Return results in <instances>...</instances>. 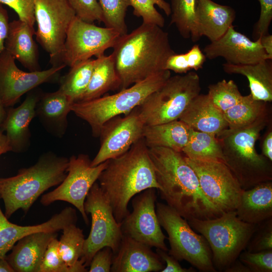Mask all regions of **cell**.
<instances>
[{"label": "cell", "instance_id": "obj_1", "mask_svg": "<svg viewBox=\"0 0 272 272\" xmlns=\"http://www.w3.org/2000/svg\"><path fill=\"white\" fill-rule=\"evenodd\" d=\"M161 198L186 220H208L221 214L203 193L197 176L181 152L149 148Z\"/></svg>", "mask_w": 272, "mask_h": 272}, {"label": "cell", "instance_id": "obj_2", "mask_svg": "<svg viewBox=\"0 0 272 272\" xmlns=\"http://www.w3.org/2000/svg\"><path fill=\"white\" fill-rule=\"evenodd\" d=\"M113 48L120 90L165 70L168 58L175 53L168 33L157 25L144 23L121 35Z\"/></svg>", "mask_w": 272, "mask_h": 272}, {"label": "cell", "instance_id": "obj_3", "mask_svg": "<svg viewBox=\"0 0 272 272\" xmlns=\"http://www.w3.org/2000/svg\"><path fill=\"white\" fill-rule=\"evenodd\" d=\"M98 180L116 221L120 223L130 213L128 205L133 196L148 188H159L144 139L123 154L109 160Z\"/></svg>", "mask_w": 272, "mask_h": 272}, {"label": "cell", "instance_id": "obj_4", "mask_svg": "<svg viewBox=\"0 0 272 272\" xmlns=\"http://www.w3.org/2000/svg\"><path fill=\"white\" fill-rule=\"evenodd\" d=\"M69 159L48 152L33 165L21 169L17 175L0 178V198L9 219L21 209L27 214L37 198L49 188L58 185L67 174Z\"/></svg>", "mask_w": 272, "mask_h": 272}, {"label": "cell", "instance_id": "obj_5", "mask_svg": "<svg viewBox=\"0 0 272 272\" xmlns=\"http://www.w3.org/2000/svg\"><path fill=\"white\" fill-rule=\"evenodd\" d=\"M267 121L266 115L248 125L234 129L228 128L216 136L225 163L243 190L272 180L271 161L258 154L255 147Z\"/></svg>", "mask_w": 272, "mask_h": 272}, {"label": "cell", "instance_id": "obj_6", "mask_svg": "<svg viewBox=\"0 0 272 272\" xmlns=\"http://www.w3.org/2000/svg\"><path fill=\"white\" fill-rule=\"evenodd\" d=\"M171 76L163 70L111 95L74 103L71 111L86 121L94 137H98L102 126L110 119L126 114L139 106L151 93L161 87Z\"/></svg>", "mask_w": 272, "mask_h": 272}, {"label": "cell", "instance_id": "obj_7", "mask_svg": "<svg viewBox=\"0 0 272 272\" xmlns=\"http://www.w3.org/2000/svg\"><path fill=\"white\" fill-rule=\"evenodd\" d=\"M187 221L193 230L207 241L217 271H224L238 259L258 225L241 221L235 211L211 219L193 218Z\"/></svg>", "mask_w": 272, "mask_h": 272}, {"label": "cell", "instance_id": "obj_8", "mask_svg": "<svg viewBox=\"0 0 272 272\" xmlns=\"http://www.w3.org/2000/svg\"><path fill=\"white\" fill-rule=\"evenodd\" d=\"M201 90L195 72L170 76L138 107L145 125H155L179 119Z\"/></svg>", "mask_w": 272, "mask_h": 272}, {"label": "cell", "instance_id": "obj_9", "mask_svg": "<svg viewBox=\"0 0 272 272\" xmlns=\"http://www.w3.org/2000/svg\"><path fill=\"white\" fill-rule=\"evenodd\" d=\"M156 212L161 227L168 236L170 255L178 261L186 260L200 271H217L210 246L202 235L196 233L185 219L167 204L157 202Z\"/></svg>", "mask_w": 272, "mask_h": 272}, {"label": "cell", "instance_id": "obj_10", "mask_svg": "<svg viewBox=\"0 0 272 272\" xmlns=\"http://www.w3.org/2000/svg\"><path fill=\"white\" fill-rule=\"evenodd\" d=\"M87 215L92 218L91 230L85 239L80 260L87 267L93 256L100 249L110 247L115 253L123 237L120 223L113 215L109 200L95 182L90 189L84 202Z\"/></svg>", "mask_w": 272, "mask_h": 272}, {"label": "cell", "instance_id": "obj_11", "mask_svg": "<svg viewBox=\"0 0 272 272\" xmlns=\"http://www.w3.org/2000/svg\"><path fill=\"white\" fill-rule=\"evenodd\" d=\"M185 159L194 171L207 198L221 214L235 211L244 190L226 164L220 160Z\"/></svg>", "mask_w": 272, "mask_h": 272}, {"label": "cell", "instance_id": "obj_12", "mask_svg": "<svg viewBox=\"0 0 272 272\" xmlns=\"http://www.w3.org/2000/svg\"><path fill=\"white\" fill-rule=\"evenodd\" d=\"M120 36L112 28L99 27L76 16L67 29L58 64L71 67L94 56L104 54Z\"/></svg>", "mask_w": 272, "mask_h": 272}, {"label": "cell", "instance_id": "obj_13", "mask_svg": "<svg viewBox=\"0 0 272 272\" xmlns=\"http://www.w3.org/2000/svg\"><path fill=\"white\" fill-rule=\"evenodd\" d=\"M108 162L107 160L96 166H92L91 161L87 155L71 156L65 178L54 190L43 194L40 202L44 206H48L56 201L67 202L77 208L86 224L89 225L84 202L90 189L98 180Z\"/></svg>", "mask_w": 272, "mask_h": 272}, {"label": "cell", "instance_id": "obj_14", "mask_svg": "<svg viewBox=\"0 0 272 272\" xmlns=\"http://www.w3.org/2000/svg\"><path fill=\"white\" fill-rule=\"evenodd\" d=\"M35 35L49 55L52 65H58L67 29L76 14L67 0H35Z\"/></svg>", "mask_w": 272, "mask_h": 272}, {"label": "cell", "instance_id": "obj_15", "mask_svg": "<svg viewBox=\"0 0 272 272\" xmlns=\"http://www.w3.org/2000/svg\"><path fill=\"white\" fill-rule=\"evenodd\" d=\"M156 188H148L132 197V212L120 223L123 235L150 247L168 251L156 212Z\"/></svg>", "mask_w": 272, "mask_h": 272}, {"label": "cell", "instance_id": "obj_16", "mask_svg": "<svg viewBox=\"0 0 272 272\" xmlns=\"http://www.w3.org/2000/svg\"><path fill=\"white\" fill-rule=\"evenodd\" d=\"M145 122L138 107L124 116H115L101 127L99 150L91 161L96 166L126 152L131 146L143 138Z\"/></svg>", "mask_w": 272, "mask_h": 272}, {"label": "cell", "instance_id": "obj_17", "mask_svg": "<svg viewBox=\"0 0 272 272\" xmlns=\"http://www.w3.org/2000/svg\"><path fill=\"white\" fill-rule=\"evenodd\" d=\"M64 64L52 65L45 70L25 72L20 70L16 60L5 49L0 54V100L10 107L17 103L25 94L39 85L58 77Z\"/></svg>", "mask_w": 272, "mask_h": 272}, {"label": "cell", "instance_id": "obj_18", "mask_svg": "<svg viewBox=\"0 0 272 272\" xmlns=\"http://www.w3.org/2000/svg\"><path fill=\"white\" fill-rule=\"evenodd\" d=\"M207 58H224L226 63L249 64L264 59H270L262 48L259 39L251 40L244 34L231 26L216 41L211 42L203 49Z\"/></svg>", "mask_w": 272, "mask_h": 272}, {"label": "cell", "instance_id": "obj_19", "mask_svg": "<svg viewBox=\"0 0 272 272\" xmlns=\"http://www.w3.org/2000/svg\"><path fill=\"white\" fill-rule=\"evenodd\" d=\"M151 247L125 235L114 253L110 271L157 272L164 266Z\"/></svg>", "mask_w": 272, "mask_h": 272}, {"label": "cell", "instance_id": "obj_20", "mask_svg": "<svg viewBox=\"0 0 272 272\" xmlns=\"http://www.w3.org/2000/svg\"><path fill=\"white\" fill-rule=\"evenodd\" d=\"M34 90L29 92L19 106L9 109L1 125L6 132L12 151L16 153H23L30 146L29 125L36 116V106L42 94Z\"/></svg>", "mask_w": 272, "mask_h": 272}, {"label": "cell", "instance_id": "obj_21", "mask_svg": "<svg viewBox=\"0 0 272 272\" xmlns=\"http://www.w3.org/2000/svg\"><path fill=\"white\" fill-rule=\"evenodd\" d=\"M57 232H37L20 239L6 259L14 272H39L41 262L50 241Z\"/></svg>", "mask_w": 272, "mask_h": 272}, {"label": "cell", "instance_id": "obj_22", "mask_svg": "<svg viewBox=\"0 0 272 272\" xmlns=\"http://www.w3.org/2000/svg\"><path fill=\"white\" fill-rule=\"evenodd\" d=\"M235 17V10L229 6L212 0H197L195 24L199 38L205 36L211 42L217 40L233 26Z\"/></svg>", "mask_w": 272, "mask_h": 272}, {"label": "cell", "instance_id": "obj_23", "mask_svg": "<svg viewBox=\"0 0 272 272\" xmlns=\"http://www.w3.org/2000/svg\"><path fill=\"white\" fill-rule=\"evenodd\" d=\"M34 27L20 19L10 22L5 49L30 72L40 71Z\"/></svg>", "mask_w": 272, "mask_h": 272}, {"label": "cell", "instance_id": "obj_24", "mask_svg": "<svg viewBox=\"0 0 272 272\" xmlns=\"http://www.w3.org/2000/svg\"><path fill=\"white\" fill-rule=\"evenodd\" d=\"M73 103L59 89L42 93L36 106V116L52 135L62 137L67 127V115Z\"/></svg>", "mask_w": 272, "mask_h": 272}, {"label": "cell", "instance_id": "obj_25", "mask_svg": "<svg viewBox=\"0 0 272 272\" xmlns=\"http://www.w3.org/2000/svg\"><path fill=\"white\" fill-rule=\"evenodd\" d=\"M179 119L194 130L216 136L228 128L223 114L211 103L207 94L196 96Z\"/></svg>", "mask_w": 272, "mask_h": 272}, {"label": "cell", "instance_id": "obj_26", "mask_svg": "<svg viewBox=\"0 0 272 272\" xmlns=\"http://www.w3.org/2000/svg\"><path fill=\"white\" fill-rule=\"evenodd\" d=\"M235 212L240 220L252 224L272 218L271 181L244 190Z\"/></svg>", "mask_w": 272, "mask_h": 272}, {"label": "cell", "instance_id": "obj_27", "mask_svg": "<svg viewBox=\"0 0 272 272\" xmlns=\"http://www.w3.org/2000/svg\"><path fill=\"white\" fill-rule=\"evenodd\" d=\"M224 71L229 74L246 77L249 82L250 94L255 100L265 102L272 101V61L264 59L249 64H223Z\"/></svg>", "mask_w": 272, "mask_h": 272}, {"label": "cell", "instance_id": "obj_28", "mask_svg": "<svg viewBox=\"0 0 272 272\" xmlns=\"http://www.w3.org/2000/svg\"><path fill=\"white\" fill-rule=\"evenodd\" d=\"M191 128L177 119L155 125H145L143 138L149 148L163 147L182 152L186 145Z\"/></svg>", "mask_w": 272, "mask_h": 272}, {"label": "cell", "instance_id": "obj_29", "mask_svg": "<svg viewBox=\"0 0 272 272\" xmlns=\"http://www.w3.org/2000/svg\"><path fill=\"white\" fill-rule=\"evenodd\" d=\"M96 59L89 85L78 102L98 98L109 90L120 87L112 54L108 56L101 55Z\"/></svg>", "mask_w": 272, "mask_h": 272}, {"label": "cell", "instance_id": "obj_30", "mask_svg": "<svg viewBox=\"0 0 272 272\" xmlns=\"http://www.w3.org/2000/svg\"><path fill=\"white\" fill-rule=\"evenodd\" d=\"M76 223H71L62 230V234L58 240V251L71 272H86L88 270L80 260L85 236L83 230L77 227Z\"/></svg>", "mask_w": 272, "mask_h": 272}, {"label": "cell", "instance_id": "obj_31", "mask_svg": "<svg viewBox=\"0 0 272 272\" xmlns=\"http://www.w3.org/2000/svg\"><path fill=\"white\" fill-rule=\"evenodd\" d=\"M266 103L253 99L250 94L224 114L228 128L237 129L248 125L267 115Z\"/></svg>", "mask_w": 272, "mask_h": 272}, {"label": "cell", "instance_id": "obj_32", "mask_svg": "<svg viewBox=\"0 0 272 272\" xmlns=\"http://www.w3.org/2000/svg\"><path fill=\"white\" fill-rule=\"evenodd\" d=\"M96 61L90 58L77 63L61 79L58 89L73 103L78 102L86 91Z\"/></svg>", "mask_w": 272, "mask_h": 272}, {"label": "cell", "instance_id": "obj_33", "mask_svg": "<svg viewBox=\"0 0 272 272\" xmlns=\"http://www.w3.org/2000/svg\"><path fill=\"white\" fill-rule=\"evenodd\" d=\"M182 152L189 158L218 160L224 162L222 149L216 135L192 128Z\"/></svg>", "mask_w": 272, "mask_h": 272}, {"label": "cell", "instance_id": "obj_34", "mask_svg": "<svg viewBox=\"0 0 272 272\" xmlns=\"http://www.w3.org/2000/svg\"><path fill=\"white\" fill-rule=\"evenodd\" d=\"M197 0H171V24H174L184 39L199 40L195 24Z\"/></svg>", "mask_w": 272, "mask_h": 272}, {"label": "cell", "instance_id": "obj_35", "mask_svg": "<svg viewBox=\"0 0 272 272\" xmlns=\"http://www.w3.org/2000/svg\"><path fill=\"white\" fill-rule=\"evenodd\" d=\"M208 88L209 100L223 114L238 103L243 96L233 80H223L210 85Z\"/></svg>", "mask_w": 272, "mask_h": 272}, {"label": "cell", "instance_id": "obj_36", "mask_svg": "<svg viewBox=\"0 0 272 272\" xmlns=\"http://www.w3.org/2000/svg\"><path fill=\"white\" fill-rule=\"evenodd\" d=\"M207 58L198 44H195L184 53H174L167 59L165 70L177 74H184L190 71L201 69Z\"/></svg>", "mask_w": 272, "mask_h": 272}, {"label": "cell", "instance_id": "obj_37", "mask_svg": "<svg viewBox=\"0 0 272 272\" xmlns=\"http://www.w3.org/2000/svg\"><path fill=\"white\" fill-rule=\"evenodd\" d=\"M105 27L112 28L121 35L127 32L125 16L130 6L129 0H98Z\"/></svg>", "mask_w": 272, "mask_h": 272}, {"label": "cell", "instance_id": "obj_38", "mask_svg": "<svg viewBox=\"0 0 272 272\" xmlns=\"http://www.w3.org/2000/svg\"><path fill=\"white\" fill-rule=\"evenodd\" d=\"M130 6L133 8V14L138 17H141L143 23L157 25L163 28L165 19L157 10V6L169 16L171 14L170 4L165 0H129Z\"/></svg>", "mask_w": 272, "mask_h": 272}, {"label": "cell", "instance_id": "obj_39", "mask_svg": "<svg viewBox=\"0 0 272 272\" xmlns=\"http://www.w3.org/2000/svg\"><path fill=\"white\" fill-rule=\"evenodd\" d=\"M272 249V218L258 224L245 250L252 252Z\"/></svg>", "mask_w": 272, "mask_h": 272}, {"label": "cell", "instance_id": "obj_40", "mask_svg": "<svg viewBox=\"0 0 272 272\" xmlns=\"http://www.w3.org/2000/svg\"><path fill=\"white\" fill-rule=\"evenodd\" d=\"M238 258L251 272L272 271V249L256 252L244 250Z\"/></svg>", "mask_w": 272, "mask_h": 272}, {"label": "cell", "instance_id": "obj_41", "mask_svg": "<svg viewBox=\"0 0 272 272\" xmlns=\"http://www.w3.org/2000/svg\"><path fill=\"white\" fill-rule=\"evenodd\" d=\"M76 16L84 21L103 22V15L98 0H67Z\"/></svg>", "mask_w": 272, "mask_h": 272}, {"label": "cell", "instance_id": "obj_42", "mask_svg": "<svg viewBox=\"0 0 272 272\" xmlns=\"http://www.w3.org/2000/svg\"><path fill=\"white\" fill-rule=\"evenodd\" d=\"M39 272H71L59 254L57 237L49 243L43 256Z\"/></svg>", "mask_w": 272, "mask_h": 272}, {"label": "cell", "instance_id": "obj_43", "mask_svg": "<svg viewBox=\"0 0 272 272\" xmlns=\"http://www.w3.org/2000/svg\"><path fill=\"white\" fill-rule=\"evenodd\" d=\"M35 0H0V4L12 8L19 19L34 27L35 23L34 9Z\"/></svg>", "mask_w": 272, "mask_h": 272}, {"label": "cell", "instance_id": "obj_44", "mask_svg": "<svg viewBox=\"0 0 272 272\" xmlns=\"http://www.w3.org/2000/svg\"><path fill=\"white\" fill-rule=\"evenodd\" d=\"M114 253L108 246L100 249L94 255L91 261L89 272H110Z\"/></svg>", "mask_w": 272, "mask_h": 272}, {"label": "cell", "instance_id": "obj_45", "mask_svg": "<svg viewBox=\"0 0 272 272\" xmlns=\"http://www.w3.org/2000/svg\"><path fill=\"white\" fill-rule=\"evenodd\" d=\"M258 1L260 6V12L254 29V34L257 38L261 35L268 34V28L272 20V0Z\"/></svg>", "mask_w": 272, "mask_h": 272}, {"label": "cell", "instance_id": "obj_46", "mask_svg": "<svg viewBox=\"0 0 272 272\" xmlns=\"http://www.w3.org/2000/svg\"><path fill=\"white\" fill-rule=\"evenodd\" d=\"M156 253L160 258L164 261L166 265L161 272H195V269L191 267L188 268L181 266L178 260L170 255L167 251L159 248H156Z\"/></svg>", "mask_w": 272, "mask_h": 272}, {"label": "cell", "instance_id": "obj_47", "mask_svg": "<svg viewBox=\"0 0 272 272\" xmlns=\"http://www.w3.org/2000/svg\"><path fill=\"white\" fill-rule=\"evenodd\" d=\"M9 23L8 12L0 4V54L5 49V42L8 35Z\"/></svg>", "mask_w": 272, "mask_h": 272}, {"label": "cell", "instance_id": "obj_48", "mask_svg": "<svg viewBox=\"0 0 272 272\" xmlns=\"http://www.w3.org/2000/svg\"><path fill=\"white\" fill-rule=\"evenodd\" d=\"M262 48L270 59H272V35L269 34L259 37Z\"/></svg>", "mask_w": 272, "mask_h": 272}, {"label": "cell", "instance_id": "obj_49", "mask_svg": "<svg viewBox=\"0 0 272 272\" xmlns=\"http://www.w3.org/2000/svg\"><path fill=\"white\" fill-rule=\"evenodd\" d=\"M263 155L269 161H272V132H269L265 137L262 144Z\"/></svg>", "mask_w": 272, "mask_h": 272}, {"label": "cell", "instance_id": "obj_50", "mask_svg": "<svg viewBox=\"0 0 272 272\" xmlns=\"http://www.w3.org/2000/svg\"><path fill=\"white\" fill-rule=\"evenodd\" d=\"M226 272H251L247 266L237 259L225 270Z\"/></svg>", "mask_w": 272, "mask_h": 272}, {"label": "cell", "instance_id": "obj_51", "mask_svg": "<svg viewBox=\"0 0 272 272\" xmlns=\"http://www.w3.org/2000/svg\"><path fill=\"white\" fill-rule=\"evenodd\" d=\"M9 151H12V148L6 134L0 130V156Z\"/></svg>", "mask_w": 272, "mask_h": 272}, {"label": "cell", "instance_id": "obj_52", "mask_svg": "<svg viewBox=\"0 0 272 272\" xmlns=\"http://www.w3.org/2000/svg\"><path fill=\"white\" fill-rule=\"evenodd\" d=\"M0 272H14L6 258H0Z\"/></svg>", "mask_w": 272, "mask_h": 272}, {"label": "cell", "instance_id": "obj_53", "mask_svg": "<svg viewBox=\"0 0 272 272\" xmlns=\"http://www.w3.org/2000/svg\"><path fill=\"white\" fill-rule=\"evenodd\" d=\"M5 108V107L3 105L0 100V126H1L6 115Z\"/></svg>", "mask_w": 272, "mask_h": 272}]
</instances>
